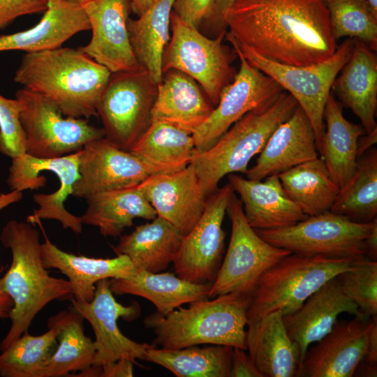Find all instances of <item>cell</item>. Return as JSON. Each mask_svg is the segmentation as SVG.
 Instances as JSON below:
<instances>
[{
  "label": "cell",
  "mask_w": 377,
  "mask_h": 377,
  "mask_svg": "<svg viewBox=\"0 0 377 377\" xmlns=\"http://www.w3.org/2000/svg\"><path fill=\"white\" fill-rule=\"evenodd\" d=\"M223 24L239 45L282 64L319 63L338 47L323 0H235Z\"/></svg>",
  "instance_id": "cell-1"
},
{
  "label": "cell",
  "mask_w": 377,
  "mask_h": 377,
  "mask_svg": "<svg viewBox=\"0 0 377 377\" xmlns=\"http://www.w3.org/2000/svg\"><path fill=\"white\" fill-rule=\"evenodd\" d=\"M111 72L79 49L25 53L14 81L52 101L64 116H96L97 102Z\"/></svg>",
  "instance_id": "cell-2"
},
{
  "label": "cell",
  "mask_w": 377,
  "mask_h": 377,
  "mask_svg": "<svg viewBox=\"0 0 377 377\" xmlns=\"http://www.w3.org/2000/svg\"><path fill=\"white\" fill-rule=\"evenodd\" d=\"M12 253L10 266L0 279V290L13 300L10 327L0 343V350L28 331L35 316L53 300L73 297L70 282L49 274L40 255L39 232L31 223L8 221L0 235Z\"/></svg>",
  "instance_id": "cell-3"
},
{
  "label": "cell",
  "mask_w": 377,
  "mask_h": 377,
  "mask_svg": "<svg viewBox=\"0 0 377 377\" xmlns=\"http://www.w3.org/2000/svg\"><path fill=\"white\" fill-rule=\"evenodd\" d=\"M250 295L233 292L198 300L166 315L156 311L143 320L153 332L151 345L177 349L195 345L214 344L246 350V311Z\"/></svg>",
  "instance_id": "cell-4"
},
{
  "label": "cell",
  "mask_w": 377,
  "mask_h": 377,
  "mask_svg": "<svg viewBox=\"0 0 377 377\" xmlns=\"http://www.w3.org/2000/svg\"><path fill=\"white\" fill-rule=\"evenodd\" d=\"M283 91L271 104L244 114L208 149L195 154L191 164L207 196L221 179L234 172L246 173L251 159L260 154L268 138L298 106Z\"/></svg>",
  "instance_id": "cell-5"
},
{
  "label": "cell",
  "mask_w": 377,
  "mask_h": 377,
  "mask_svg": "<svg viewBox=\"0 0 377 377\" xmlns=\"http://www.w3.org/2000/svg\"><path fill=\"white\" fill-rule=\"evenodd\" d=\"M352 258L290 253L266 270L250 295L247 321L274 311L289 314L325 282L350 268Z\"/></svg>",
  "instance_id": "cell-6"
},
{
  "label": "cell",
  "mask_w": 377,
  "mask_h": 377,
  "mask_svg": "<svg viewBox=\"0 0 377 377\" xmlns=\"http://www.w3.org/2000/svg\"><path fill=\"white\" fill-rule=\"evenodd\" d=\"M232 40L251 66L273 79L297 101L312 124L320 155L325 132V107L335 78L351 55L355 38H346L330 58L304 66L271 61Z\"/></svg>",
  "instance_id": "cell-7"
},
{
  "label": "cell",
  "mask_w": 377,
  "mask_h": 377,
  "mask_svg": "<svg viewBox=\"0 0 377 377\" xmlns=\"http://www.w3.org/2000/svg\"><path fill=\"white\" fill-rule=\"evenodd\" d=\"M376 226V218L359 222L327 211L288 227L255 230L268 243L293 253L358 259L367 257L366 239Z\"/></svg>",
  "instance_id": "cell-8"
},
{
  "label": "cell",
  "mask_w": 377,
  "mask_h": 377,
  "mask_svg": "<svg viewBox=\"0 0 377 377\" xmlns=\"http://www.w3.org/2000/svg\"><path fill=\"white\" fill-rule=\"evenodd\" d=\"M172 36L163 54L162 72L178 70L196 81L215 107L223 90L233 80V54L223 40L226 30L215 38L202 34L173 11Z\"/></svg>",
  "instance_id": "cell-9"
},
{
  "label": "cell",
  "mask_w": 377,
  "mask_h": 377,
  "mask_svg": "<svg viewBox=\"0 0 377 377\" xmlns=\"http://www.w3.org/2000/svg\"><path fill=\"white\" fill-rule=\"evenodd\" d=\"M20 121L26 139V153L51 158L81 150L91 140L105 137L103 128L85 119L66 117L44 96L27 88L19 89Z\"/></svg>",
  "instance_id": "cell-10"
},
{
  "label": "cell",
  "mask_w": 377,
  "mask_h": 377,
  "mask_svg": "<svg viewBox=\"0 0 377 377\" xmlns=\"http://www.w3.org/2000/svg\"><path fill=\"white\" fill-rule=\"evenodd\" d=\"M226 213L231 221L228 248L208 297L233 292L251 295L260 276L290 251L264 240L248 223L242 204L235 192Z\"/></svg>",
  "instance_id": "cell-11"
},
{
  "label": "cell",
  "mask_w": 377,
  "mask_h": 377,
  "mask_svg": "<svg viewBox=\"0 0 377 377\" xmlns=\"http://www.w3.org/2000/svg\"><path fill=\"white\" fill-rule=\"evenodd\" d=\"M157 84L144 70L111 73L96 104L105 137L130 151L151 121Z\"/></svg>",
  "instance_id": "cell-12"
},
{
  "label": "cell",
  "mask_w": 377,
  "mask_h": 377,
  "mask_svg": "<svg viewBox=\"0 0 377 377\" xmlns=\"http://www.w3.org/2000/svg\"><path fill=\"white\" fill-rule=\"evenodd\" d=\"M226 36L239 59V68L223 90L209 117L193 134L195 154L208 149L244 114L272 103L284 91L273 79L251 66L232 38Z\"/></svg>",
  "instance_id": "cell-13"
},
{
  "label": "cell",
  "mask_w": 377,
  "mask_h": 377,
  "mask_svg": "<svg viewBox=\"0 0 377 377\" xmlns=\"http://www.w3.org/2000/svg\"><path fill=\"white\" fill-rule=\"evenodd\" d=\"M233 192L227 184L207 197L201 217L183 237L173 260L178 277L196 283H212L215 280L225 248L223 221Z\"/></svg>",
  "instance_id": "cell-14"
},
{
  "label": "cell",
  "mask_w": 377,
  "mask_h": 377,
  "mask_svg": "<svg viewBox=\"0 0 377 377\" xmlns=\"http://www.w3.org/2000/svg\"><path fill=\"white\" fill-rule=\"evenodd\" d=\"M73 308L91 325L94 334L96 353L93 365L103 364L120 359H128L134 363L144 360L150 345L136 342L125 336L117 325L119 318L131 321L140 315L137 302L124 306L114 298L109 288V279L96 283L94 296L90 302L78 301L71 297Z\"/></svg>",
  "instance_id": "cell-15"
},
{
  "label": "cell",
  "mask_w": 377,
  "mask_h": 377,
  "mask_svg": "<svg viewBox=\"0 0 377 377\" xmlns=\"http://www.w3.org/2000/svg\"><path fill=\"white\" fill-rule=\"evenodd\" d=\"M79 177L74 196L87 199L100 193L134 186L161 173L105 137L91 140L81 149Z\"/></svg>",
  "instance_id": "cell-16"
},
{
  "label": "cell",
  "mask_w": 377,
  "mask_h": 377,
  "mask_svg": "<svg viewBox=\"0 0 377 377\" xmlns=\"http://www.w3.org/2000/svg\"><path fill=\"white\" fill-rule=\"evenodd\" d=\"M82 6L91 37L78 49L112 73L142 70L133 52L127 29L131 1L89 0Z\"/></svg>",
  "instance_id": "cell-17"
},
{
  "label": "cell",
  "mask_w": 377,
  "mask_h": 377,
  "mask_svg": "<svg viewBox=\"0 0 377 377\" xmlns=\"http://www.w3.org/2000/svg\"><path fill=\"white\" fill-rule=\"evenodd\" d=\"M376 322V317L338 320L316 346L306 350L297 377L353 376Z\"/></svg>",
  "instance_id": "cell-18"
},
{
  "label": "cell",
  "mask_w": 377,
  "mask_h": 377,
  "mask_svg": "<svg viewBox=\"0 0 377 377\" xmlns=\"http://www.w3.org/2000/svg\"><path fill=\"white\" fill-rule=\"evenodd\" d=\"M160 216L184 236L196 224L205 209L207 195L193 166L154 174L138 184Z\"/></svg>",
  "instance_id": "cell-19"
},
{
  "label": "cell",
  "mask_w": 377,
  "mask_h": 377,
  "mask_svg": "<svg viewBox=\"0 0 377 377\" xmlns=\"http://www.w3.org/2000/svg\"><path fill=\"white\" fill-rule=\"evenodd\" d=\"M342 313L368 317L344 294L337 276L325 282L297 310L283 316L288 335L300 348L302 361L309 345L326 335Z\"/></svg>",
  "instance_id": "cell-20"
},
{
  "label": "cell",
  "mask_w": 377,
  "mask_h": 377,
  "mask_svg": "<svg viewBox=\"0 0 377 377\" xmlns=\"http://www.w3.org/2000/svg\"><path fill=\"white\" fill-rule=\"evenodd\" d=\"M319 157L312 124L300 105L268 138L246 178L262 180Z\"/></svg>",
  "instance_id": "cell-21"
},
{
  "label": "cell",
  "mask_w": 377,
  "mask_h": 377,
  "mask_svg": "<svg viewBox=\"0 0 377 377\" xmlns=\"http://www.w3.org/2000/svg\"><path fill=\"white\" fill-rule=\"evenodd\" d=\"M228 184L240 196L245 218L254 230H275L308 217L285 192L278 175L264 182L228 175Z\"/></svg>",
  "instance_id": "cell-22"
},
{
  "label": "cell",
  "mask_w": 377,
  "mask_h": 377,
  "mask_svg": "<svg viewBox=\"0 0 377 377\" xmlns=\"http://www.w3.org/2000/svg\"><path fill=\"white\" fill-rule=\"evenodd\" d=\"M246 350L263 377H297L302 356L281 311L247 321Z\"/></svg>",
  "instance_id": "cell-23"
},
{
  "label": "cell",
  "mask_w": 377,
  "mask_h": 377,
  "mask_svg": "<svg viewBox=\"0 0 377 377\" xmlns=\"http://www.w3.org/2000/svg\"><path fill=\"white\" fill-rule=\"evenodd\" d=\"M214 106L193 78L178 70L163 73L151 110V121L170 124L191 134L207 120Z\"/></svg>",
  "instance_id": "cell-24"
},
{
  "label": "cell",
  "mask_w": 377,
  "mask_h": 377,
  "mask_svg": "<svg viewBox=\"0 0 377 377\" xmlns=\"http://www.w3.org/2000/svg\"><path fill=\"white\" fill-rule=\"evenodd\" d=\"M90 29L82 4L49 0L43 17L34 27L0 36V52L22 50L29 53L56 49L73 35Z\"/></svg>",
  "instance_id": "cell-25"
},
{
  "label": "cell",
  "mask_w": 377,
  "mask_h": 377,
  "mask_svg": "<svg viewBox=\"0 0 377 377\" xmlns=\"http://www.w3.org/2000/svg\"><path fill=\"white\" fill-rule=\"evenodd\" d=\"M332 89L370 133L377 128V58L374 50L355 38L351 55L335 78Z\"/></svg>",
  "instance_id": "cell-26"
},
{
  "label": "cell",
  "mask_w": 377,
  "mask_h": 377,
  "mask_svg": "<svg viewBox=\"0 0 377 377\" xmlns=\"http://www.w3.org/2000/svg\"><path fill=\"white\" fill-rule=\"evenodd\" d=\"M43 266L57 269L67 278L73 288V297L90 302L94 296L96 283L105 279H128L136 269L124 255L112 258H94L76 256L59 249L47 237L40 244Z\"/></svg>",
  "instance_id": "cell-27"
},
{
  "label": "cell",
  "mask_w": 377,
  "mask_h": 377,
  "mask_svg": "<svg viewBox=\"0 0 377 377\" xmlns=\"http://www.w3.org/2000/svg\"><path fill=\"white\" fill-rule=\"evenodd\" d=\"M211 283H196L170 272L136 270L128 279H109V288L116 295H133L150 301L156 311L166 315L185 304L208 298Z\"/></svg>",
  "instance_id": "cell-28"
},
{
  "label": "cell",
  "mask_w": 377,
  "mask_h": 377,
  "mask_svg": "<svg viewBox=\"0 0 377 377\" xmlns=\"http://www.w3.org/2000/svg\"><path fill=\"white\" fill-rule=\"evenodd\" d=\"M151 221L136 226L130 234L120 235L113 251L127 256L136 270L158 273L173 263L184 235L160 216Z\"/></svg>",
  "instance_id": "cell-29"
},
{
  "label": "cell",
  "mask_w": 377,
  "mask_h": 377,
  "mask_svg": "<svg viewBox=\"0 0 377 377\" xmlns=\"http://www.w3.org/2000/svg\"><path fill=\"white\" fill-rule=\"evenodd\" d=\"M324 120L326 126L320 156L341 189L355 172L358 140L366 131L362 124H353L344 117L343 105L332 93L325 107Z\"/></svg>",
  "instance_id": "cell-30"
},
{
  "label": "cell",
  "mask_w": 377,
  "mask_h": 377,
  "mask_svg": "<svg viewBox=\"0 0 377 377\" xmlns=\"http://www.w3.org/2000/svg\"><path fill=\"white\" fill-rule=\"evenodd\" d=\"M82 224L96 226L106 237L120 236L133 220H153L157 214L138 185L105 191L88 198Z\"/></svg>",
  "instance_id": "cell-31"
},
{
  "label": "cell",
  "mask_w": 377,
  "mask_h": 377,
  "mask_svg": "<svg viewBox=\"0 0 377 377\" xmlns=\"http://www.w3.org/2000/svg\"><path fill=\"white\" fill-rule=\"evenodd\" d=\"M174 0H158L137 19L128 18L127 29L134 56L154 82L162 78V59L170 40Z\"/></svg>",
  "instance_id": "cell-32"
},
{
  "label": "cell",
  "mask_w": 377,
  "mask_h": 377,
  "mask_svg": "<svg viewBox=\"0 0 377 377\" xmlns=\"http://www.w3.org/2000/svg\"><path fill=\"white\" fill-rule=\"evenodd\" d=\"M83 317L68 306L50 317L47 327L57 329V346L45 368L43 377H64L82 371L93 365L94 341L84 332Z\"/></svg>",
  "instance_id": "cell-33"
},
{
  "label": "cell",
  "mask_w": 377,
  "mask_h": 377,
  "mask_svg": "<svg viewBox=\"0 0 377 377\" xmlns=\"http://www.w3.org/2000/svg\"><path fill=\"white\" fill-rule=\"evenodd\" d=\"M129 151L163 173L186 167L195 148L192 134L168 123L151 121Z\"/></svg>",
  "instance_id": "cell-34"
},
{
  "label": "cell",
  "mask_w": 377,
  "mask_h": 377,
  "mask_svg": "<svg viewBox=\"0 0 377 377\" xmlns=\"http://www.w3.org/2000/svg\"><path fill=\"white\" fill-rule=\"evenodd\" d=\"M232 347L205 344L165 349L151 344L144 360L158 364L177 377H230Z\"/></svg>",
  "instance_id": "cell-35"
},
{
  "label": "cell",
  "mask_w": 377,
  "mask_h": 377,
  "mask_svg": "<svg viewBox=\"0 0 377 377\" xmlns=\"http://www.w3.org/2000/svg\"><path fill=\"white\" fill-rule=\"evenodd\" d=\"M278 177L288 197L308 216L330 211L339 192L321 157L299 164Z\"/></svg>",
  "instance_id": "cell-36"
},
{
  "label": "cell",
  "mask_w": 377,
  "mask_h": 377,
  "mask_svg": "<svg viewBox=\"0 0 377 377\" xmlns=\"http://www.w3.org/2000/svg\"><path fill=\"white\" fill-rule=\"evenodd\" d=\"M330 211L353 221L369 222L377 214V150L371 147L357 159L356 170L341 189Z\"/></svg>",
  "instance_id": "cell-37"
},
{
  "label": "cell",
  "mask_w": 377,
  "mask_h": 377,
  "mask_svg": "<svg viewBox=\"0 0 377 377\" xmlns=\"http://www.w3.org/2000/svg\"><path fill=\"white\" fill-rule=\"evenodd\" d=\"M38 336L23 333L0 354V376L43 377L48 362L57 346L58 330Z\"/></svg>",
  "instance_id": "cell-38"
},
{
  "label": "cell",
  "mask_w": 377,
  "mask_h": 377,
  "mask_svg": "<svg viewBox=\"0 0 377 377\" xmlns=\"http://www.w3.org/2000/svg\"><path fill=\"white\" fill-rule=\"evenodd\" d=\"M334 38L347 36L377 49V15L366 0H323Z\"/></svg>",
  "instance_id": "cell-39"
},
{
  "label": "cell",
  "mask_w": 377,
  "mask_h": 377,
  "mask_svg": "<svg viewBox=\"0 0 377 377\" xmlns=\"http://www.w3.org/2000/svg\"><path fill=\"white\" fill-rule=\"evenodd\" d=\"M341 289L365 316H377V262L367 257L353 260L337 275Z\"/></svg>",
  "instance_id": "cell-40"
},
{
  "label": "cell",
  "mask_w": 377,
  "mask_h": 377,
  "mask_svg": "<svg viewBox=\"0 0 377 377\" xmlns=\"http://www.w3.org/2000/svg\"><path fill=\"white\" fill-rule=\"evenodd\" d=\"M0 151L11 158L26 153L18 101L0 94Z\"/></svg>",
  "instance_id": "cell-41"
},
{
  "label": "cell",
  "mask_w": 377,
  "mask_h": 377,
  "mask_svg": "<svg viewBox=\"0 0 377 377\" xmlns=\"http://www.w3.org/2000/svg\"><path fill=\"white\" fill-rule=\"evenodd\" d=\"M47 0H0V30L17 17L44 12Z\"/></svg>",
  "instance_id": "cell-42"
},
{
  "label": "cell",
  "mask_w": 377,
  "mask_h": 377,
  "mask_svg": "<svg viewBox=\"0 0 377 377\" xmlns=\"http://www.w3.org/2000/svg\"><path fill=\"white\" fill-rule=\"evenodd\" d=\"M215 0H174L172 11L185 22L198 27L209 19Z\"/></svg>",
  "instance_id": "cell-43"
},
{
  "label": "cell",
  "mask_w": 377,
  "mask_h": 377,
  "mask_svg": "<svg viewBox=\"0 0 377 377\" xmlns=\"http://www.w3.org/2000/svg\"><path fill=\"white\" fill-rule=\"evenodd\" d=\"M377 322L373 325L364 354L354 376L374 377L377 375Z\"/></svg>",
  "instance_id": "cell-44"
},
{
  "label": "cell",
  "mask_w": 377,
  "mask_h": 377,
  "mask_svg": "<svg viewBox=\"0 0 377 377\" xmlns=\"http://www.w3.org/2000/svg\"><path fill=\"white\" fill-rule=\"evenodd\" d=\"M246 350L232 347L230 377H263Z\"/></svg>",
  "instance_id": "cell-45"
},
{
  "label": "cell",
  "mask_w": 377,
  "mask_h": 377,
  "mask_svg": "<svg viewBox=\"0 0 377 377\" xmlns=\"http://www.w3.org/2000/svg\"><path fill=\"white\" fill-rule=\"evenodd\" d=\"M133 364L128 359H120L101 366L100 377H132Z\"/></svg>",
  "instance_id": "cell-46"
},
{
  "label": "cell",
  "mask_w": 377,
  "mask_h": 377,
  "mask_svg": "<svg viewBox=\"0 0 377 377\" xmlns=\"http://www.w3.org/2000/svg\"><path fill=\"white\" fill-rule=\"evenodd\" d=\"M235 0H215L211 17L208 20L220 31L226 30L223 24V15Z\"/></svg>",
  "instance_id": "cell-47"
},
{
  "label": "cell",
  "mask_w": 377,
  "mask_h": 377,
  "mask_svg": "<svg viewBox=\"0 0 377 377\" xmlns=\"http://www.w3.org/2000/svg\"><path fill=\"white\" fill-rule=\"evenodd\" d=\"M377 142V128L370 133H366L359 138L357 144L358 158L371 149Z\"/></svg>",
  "instance_id": "cell-48"
},
{
  "label": "cell",
  "mask_w": 377,
  "mask_h": 377,
  "mask_svg": "<svg viewBox=\"0 0 377 377\" xmlns=\"http://www.w3.org/2000/svg\"><path fill=\"white\" fill-rule=\"evenodd\" d=\"M2 206L0 203V210ZM13 302L12 299L5 293L0 290V318L6 319L9 318L13 309Z\"/></svg>",
  "instance_id": "cell-49"
},
{
  "label": "cell",
  "mask_w": 377,
  "mask_h": 377,
  "mask_svg": "<svg viewBox=\"0 0 377 377\" xmlns=\"http://www.w3.org/2000/svg\"><path fill=\"white\" fill-rule=\"evenodd\" d=\"M367 258L376 260L377 257V226L366 239Z\"/></svg>",
  "instance_id": "cell-50"
},
{
  "label": "cell",
  "mask_w": 377,
  "mask_h": 377,
  "mask_svg": "<svg viewBox=\"0 0 377 377\" xmlns=\"http://www.w3.org/2000/svg\"><path fill=\"white\" fill-rule=\"evenodd\" d=\"M131 10L138 16L147 11L158 0H130Z\"/></svg>",
  "instance_id": "cell-51"
},
{
  "label": "cell",
  "mask_w": 377,
  "mask_h": 377,
  "mask_svg": "<svg viewBox=\"0 0 377 377\" xmlns=\"http://www.w3.org/2000/svg\"><path fill=\"white\" fill-rule=\"evenodd\" d=\"M375 14L377 15V0H366Z\"/></svg>",
  "instance_id": "cell-52"
},
{
  "label": "cell",
  "mask_w": 377,
  "mask_h": 377,
  "mask_svg": "<svg viewBox=\"0 0 377 377\" xmlns=\"http://www.w3.org/2000/svg\"><path fill=\"white\" fill-rule=\"evenodd\" d=\"M49 1V0H47ZM64 1H73V2H75V3H78L80 4H82L89 0H64Z\"/></svg>",
  "instance_id": "cell-53"
}]
</instances>
